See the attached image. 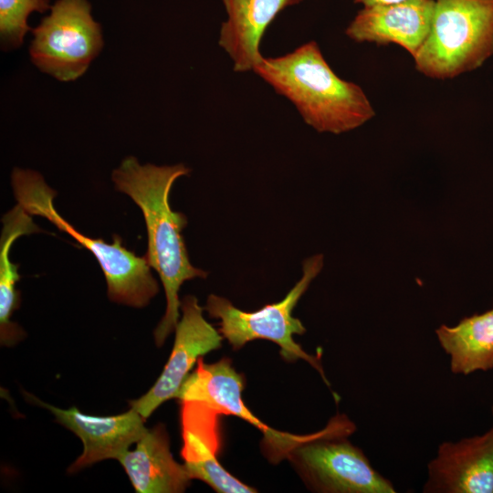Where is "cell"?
Wrapping results in <instances>:
<instances>
[{"instance_id":"4fadbf2b","label":"cell","mask_w":493,"mask_h":493,"mask_svg":"<svg viewBox=\"0 0 493 493\" xmlns=\"http://www.w3.org/2000/svg\"><path fill=\"white\" fill-rule=\"evenodd\" d=\"M435 4V0H405L363 6L345 35L357 43L396 44L414 58L430 32Z\"/></svg>"},{"instance_id":"9c48e42d","label":"cell","mask_w":493,"mask_h":493,"mask_svg":"<svg viewBox=\"0 0 493 493\" xmlns=\"http://www.w3.org/2000/svg\"><path fill=\"white\" fill-rule=\"evenodd\" d=\"M181 309L173 347L160 377L146 393L130 402L145 419L163 403L176 398L195 362L222 344L223 336L204 318L195 297L185 296Z\"/></svg>"},{"instance_id":"277c9868","label":"cell","mask_w":493,"mask_h":493,"mask_svg":"<svg viewBox=\"0 0 493 493\" xmlns=\"http://www.w3.org/2000/svg\"><path fill=\"white\" fill-rule=\"evenodd\" d=\"M430 32L413 58L430 79H448L493 55V0H435Z\"/></svg>"},{"instance_id":"30bf717a","label":"cell","mask_w":493,"mask_h":493,"mask_svg":"<svg viewBox=\"0 0 493 493\" xmlns=\"http://www.w3.org/2000/svg\"><path fill=\"white\" fill-rule=\"evenodd\" d=\"M31 402L50 411L58 423L72 431L83 444L82 454L68 467L75 473L105 459H116L146 432L145 418L131 408L121 414L97 416L81 413L77 407L61 409L26 393Z\"/></svg>"},{"instance_id":"8fae6325","label":"cell","mask_w":493,"mask_h":493,"mask_svg":"<svg viewBox=\"0 0 493 493\" xmlns=\"http://www.w3.org/2000/svg\"><path fill=\"white\" fill-rule=\"evenodd\" d=\"M181 405V455L191 478L202 480L220 493L256 492L228 473L218 461L222 414L199 401H182Z\"/></svg>"},{"instance_id":"ac0fdd59","label":"cell","mask_w":493,"mask_h":493,"mask_svg":"<svg viewBox=\"0 0 493 493\" xmlns=\"http://www.w3.org/2000/svg\"><path fill=\"white\" fill-rule=\"evenodd\" d=\"M50 0H0V40L5 50L18 48L30 30L31 14L49 11Z\"/></svg>"},{"instance_id":"52a82bcc","label":"cell","mask_w":493,"mask_h":493,"mask_svg":"<svg viewBox=\"0 0 493 493\" xmlns=\"http://www.w3.org/2000/svg\"><path fill=\"white\" fill-rule=\"evenodd\" d=\"M29 55L42 72L63 82L74 81L102 50L100 24L89 0H57L32 29Z\"/></svg>"},{"instance_id":"ba28073f","label":"cell","mask_w":493,"mask_h":493,"mask_svg":"<svg viewBox=\"0 0 493 493\" xmlns=\"http://www.w3.org/2000/svg\"><path fill=\"white\" fill-rule=\"evenodd\" d=\"M245 379L236 372L228 358L215 363H205L201 358L196 369L190 373L176 398L182 401L203 402L219 414L235 415L259 429L264 435L267 456L273 462L288 458L291 451L316 433L305 435L278 431L261 422L242 400Z\"/></svg>"},{"instance_id":"7a4b0ae2","label":"cell","mask_w":493,"mask_h":493,"mask_svg":"<svg viewBox=\"0 0 493 493\" xmlns=\"http://www.w3.org/2000/svg\"><path fill=\"white\" fill-rule=\"evenodd\" d=\"M254 72L288 99L304 122L319 132H347L375 115L363 89L340 78L313 40L288 54L264 57Z\"/></svg>"},{"instance_id":"6da1fadb","label":"cell","mask_w":493,"mask_h":493,"mask_svg":"<svg viewBox=\"0 0 493 493\" xmlns=\"http://www.w3.org/2000/svg\"><path fill=\"white\" fill-rule=\"evenodd\" d=\"M189 173L190 169L183 163L142 165L137 158L129 156L111 175L115 188L128 194L143 214L148 235L145 257L150 267L158 273L165 291V313L154 330L157 346H162L175 330L181 308L178 292L183 283L207 276L205 271L191 264L182 236L187 218L173 211L169 203L173 184Z\"/></svg>"},{"instance_id":"3957f363","label":"cell","mask_w":493,"mask_h":493,"mask_svg":"<svg viewBox=\"0 0 493 493\" xmlns=\"http://www.w3.org/2000/svg\"><path fill=\"white\" fill-rule=\"evenodd\" d=\"M11 184L17 204L26 212L47 219L95 256L104 273L108 297L111 301L142 308L158 293V282L152 274L146 257H138L127 249L117 235H113V243L107 244L100 238H91L79 232L57 212L53 204L56 192L39 173L15 168Z\"/></svg>"},{"instance_id":"ffe728a7","label":"cell","mask_w":493,"mask_h":493,"mask_svg":"<svg viewBox=\"0 0 493 493\" xmlns=\"http://www.w3.org/2000/svg\"><path fill=\"white\" fill-rule=\"evenodd\" d=\"M491 413H492V416H493V407H492Z\"/></svg>"},{"instance_id":"5b68a950","label":"cell","mask_w":493,"mask_h":493,"mask_svg":"<svg viewBox=\"0 0 493 493\" xmlns=\"http://www.w3.org/2000/svg\"><path fill=\"white\" fill-rule=\"evenodd\" d=\"M355 425L337 414L327 426L298 446L288 456L315 491L326 493H395L392 482L371 465L348 436Z\"/></svg>"},{"instance_id":"e0dca14e","label":"cell","mask_w":493,"mask_h":493,"mask_svg":"<svg viewBox=\"0 0 493 493\" xmlns=\"http://www.w3.org/2000/svg\"><path fill=\"white\" fill-rule=\"evenodd\" d=\"M3 228L0 237V341L5 346L17 342L24 332L14 322L11 316L19 306V293L16 284L19 280L18 265L9 257L11 246L16 239L24 235L38 232L23 206L17 204L2 218Z\"/></svg>"},{"instance_id":"8992f818","label":"cell","mask_w":493,"mask_h":493,"mask_svg":"<svg viewBox=\"0 0 493 493\" xmlns=\"http://www.w3.org/2000/svg\"><path fill=\"white\" fill-rule=\"evenodd\" d=\"M323 256L315 255L303 262V275L286 297L276 303L267 304L255 311H244L235 307L228 299L210 295L205 309L212 318L218 319L219 332L227 340L234 350H238L247 342L264 339L275 342L280 348L283 359L293 362L306 361L320 374L330 385L320 357L307 353L293 339L294 334L302 335L306 329L292 311L311 281L320 272Z\"/></svg>"},{"instance_id":"2e32d148","label":"cell","mask_w":493,"mask_h":493,"mask_svg":"<svg viewBox=\"0 0 493 493\" xmlns=\"http://www.w3.org/2000/svg\"><path fill=\"white\" fill-rule=\"evenodd\" d=\"M435 334L453 373L493 369V309L466 317L453 327L441 325Z\"/></svg>"},{"instance_id":"5bb4252c","label":"cell","mask_w":493,"mask_h":493,"mask_svg":"<svg viewBox=\"0 0 493 493\" xmlns=\"http://www.w3.org/2000/svg\"><path fill=\"white\" fill-rule=\"evenodd\" d=\"M303 0H223L227 18L218 44L233 62L236 72L254 71L264 57L261 41L278 15Z\"/></svg>"},{"instance_id":"7c38bea8","label":"cell","mask_w":493,"mask_h":493,"mask_svg":"<svg viewBox=\"0 0 493 493\" xmlns=\"http://www.w3.org/2000/svg\"><path fill=\"white\" fill-rule=\"evenodd\" d=\"M425 493H493V426L480 435L444 442L427 465Z\"/></svg>"},{"instance_id":"9a60e30c","label":"cell","mask_w":493,"mask_h":493,"mask_svg":"<svg viewBox=\"0 0 493 493\" xmlns=\"http://www.w3.org/2000/svg\"><path fill=\"white\" fill-rule=\"evenodd\" d=\"M118 461L138 493H179L188 487L191 477L170 451L169 436L163 425L147 429Z\"/></svg>"},{"instance_id":"d6986e66","label":"cell","mask_w":493,"mask_h":493,"mask_svg":"<svg viewBox=\"0 0 493 493\" xmlns=\"http://www.w3.org/2000/svg\"><path fill=\"white\" fill-rule=\"evenodd\" d=\"M405 0H354L355 4H361L363 6H372L377 5H388L403 2Z\"/></svg>"}]
</instances>
